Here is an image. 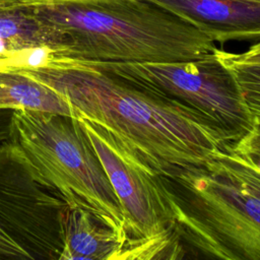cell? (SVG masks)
I'll return each mask as SVG.
<instances>
[{"instance_id":"cell-1","label":"cell","mask_w":260,"mask_h":260,"mask_svg":"<svg viewBox=\"0 0 260 260\" xmlns=\"http://www.w3.org/2000/svg\"><path fill=\"white\" fill-rule=\"evenodd\" d=\"M19 71L52 87L78 117L109 130L157 175L174 177L207 169L212 154L228 143L197 111L88 64L67 61Z\"/></svg>"},{"instance_id":"cell-2","label":"cell","mask_w":260,"mask_h":260,"mask_svg":"<svg viewBox=\"0 0 260 260\" xmlns=\"http://www.w3.org/2000/svg\"><path fill=\"white\" fill-rule=\"evenodd\" d=\"M29 3L38 18L63 40L57 62H186L218 49L211 37L152 0Z\"/></svg>"},{"instance_id":"cell-3","label":"cell","mask_w":260,"mask_h":260,"mask_svg":"<svg viewBox=\"0 0 260 260\" xmlns=\"http://www.w3.org/2000/svg\"><path fill=\"white\" fill-rule=\"evenodd\" d=\"M10 140L36 178L67 205L129 240L120 200L78 118L14 109Z\"/></svg>"},{"instance_id":"cell-4","label":"cell","mask_w":260,"mask_h":260,"mask_svg":"<svg viewBox=\"0 0 260 260\" xmlns=\"http://www.w3.org/2000/svg\"><path fill=\"white\" fill-rule=\"evenodd\" d=\"M185 244L208 258L260 260V201L209 169L157 175Z\"/></svg>"},{"instance_id":"cell-5","label":"cell","mask_w":260,"mask_h":260,"mask_svg":"<svg viewBox=\"0 0 260 260\" xmlns=\"http://www.w3.org/2000/svg\"><path fill=\"white\" fill-rule=\"evenodd\" d=\"M82 63L197 111L214 124L228 143L240 140L256 124L235 75L216 52L186 62Z\"/></svg>"},{"instance_id":"cell-6","label":"cell","mask_w":260,"mask_h":260,"mask_svg":"<svg viewBox=\"0 0 260 260\" xmlns=\"http://www.w3.org/2000/svg\"><path fill=\"white\" fill-rule=\"evenodd\" d=\"M65 205L10 139L0 142V260H58Z\"/></svg>"},{"instance_id":"cell-7","label":"cell","mask_w":260,"mask_h":260,"mask_svg":"<svg viewBox=\"0 0 260 260\" xmlns=\"http://www.w3.org/2000/svg\"><path fill=\"white\" fill-rule=\"evenodd\" d=\"M78 120L120 200L129 240L154 239L177 232L157 174L109 130L84 117Z\"/></svg>"},{"instance_id":"cell-8","label":"cell","mask_w":260,"mask_h":260,"mask_svg":"<svg viewBox=\"0 0 260 260\" xmlns=\"http://www.w3.org/2000/svg\"><path fill=\"white\" fill-rule=\"evenodd\" d=\"M214 42L260 41V2L253 0H152Z\"/></svg>"},{"instance_id":"cell-9","label":"cell","mask_w":260,"mask_h":260,"mask_svg":"<svg viewBox=\"0 0 260 260\" xmlns=\"http://www.w3.org/2000/svg\"><path fill=\"white\" fill-rule=\"evenodd\" d=\"M58 260H118L127 240L89 212L65 205L60 213Z\"/></svg>"},{"instance_id":"cell-10","label":"cell","mask_w":260,"mask_h":260,"mask_svg":"<svg viewBox=\"0 0 260 260\" xmlns=\"http://www.w3.org/2000/svg\"><path fill=\"white\" fill-rule=\"evenodd\" d=\"M40 46H49L59 54L63 40L38 18L29 2L0 4V69L22 51Z\"/></svg>"},{"instance_id":"cell-11","label":"cell","mask_w":260,"mask_h":260,"mask_svg":"<svg viewBox=\"0 0 260 260\" xmlns=\"http://www.w3.org/2000/svg\"><path fill=\"white\" fill-rule=\"evenodd\" d=\"M0 109L78 117L69 102L52 87L19 70L10 69H0Z\"/></svg>"},{"instance_id":"cell-12","label":"cell","mask_w":260,"mask_h":260,"mask_svg":"<svg viewBox=\"0 0 260 260\" xmlns=\"http://www.w3.org/2000/svg\"><path fill=\"white\" fill-rule=\"evenodd\" d=\"M229 144L225 143L221 149L212 154L207 169L228 177L260 201V170L233 152Z\"/></svg>"},{"instance_id":"cell-13","label":"cell","mask_w":260,"mask_h":260,"mask_svg":"<svg viewBox=\"0 0 260 260\" xmlns=\"http://www.w3.org/2000/svg\"><path fill=\"white\" fill-rule=\"evenodd\" d=\"M221 62L235 75L246 107L255 123L260 124V65Z\"/></svg>"},{"instance_id":"cell-14","label":"cell","mask_w":260,"mask_h":260,"mask_svg":"<svg viewBox=\"0 0 260 260\" xmlns=\"http://www.w3.org/2000/svg\"><path fill=\"white\" fill-rule=\"evenodd\" d=\"M229 148L260 170V124H255L240 140L230 143Z\"/></svg>"},{"instance_id":"cell-15","label":"cell","mask_w":260,"mask_h":260,"mask_svg":"<svg viewBox=\"0 0 260 260\" xmlns=\"http://www.w3.org/2000/svg\"><path fill=\"white\" fill-rule=\"evenodd\" d=\"M216 54L219 57V59H221L224 62L236 63V64L260 65V49H254L250 47L248 51L240 54L229 53V52L217 49Z\"/></svg>"},{"instance_id":"cell-16","label":"cell","mask_w":260,"mask_h":260,"mask_svg":"<svg viewBox=\"0 0 260 260\" xmlns=\"http://www.w3.org/2000/svg\"><path fill=\"white\" fill-rule=\"evenodd\" d=\"M11 114L10 109H0V142L10 139Z\"/></svg>"},{"instance_id":"cell-17","label":"cell","mask_w":260,"mask_h":260,"mask_svg":"<svg viewBox=\"0 0 260 260\" xmlns=\"http://www.w3.org/2000/svg\"><path fill=\"white\" fill-rule=\"evenodd\" d=\"M251 48H254V49H260V41L257 42L255 45L251 46Z\"/></svg>"},{"instance_id":"cell-18","label":"cell","mask_w":260,"mask_h":260,"mask_svg":"<svg viewBox=\"0 0 260 260\" xmlns=\"http://www.w3.org/2000/svg\"><path fill=\"white\" fill-rule=\"evenodd\" d=\"M15 1H20V2H34V1H40V0H15Z\"/></svg>"},{"instance_id":"cell-19","label":"cell","mask_w":260,"mask_h":260,"mask_svg":"<svg viewBox=\"0 0 260 260\" xmlns=\"http://www.w3.org/2000/svg\"><path fill=\"white\" fill-rule=\"evenodd\" d=\"M11 1H15V0H0V3H6V2H11Z\"/></svg>"},{"instance_id":"cell-20","label":"cell","mask_w":260,"mask_h":260,"mask_svg":"<svg viewBox=\"0 0 260 260\" xmlns=\"http://www.w3.org/2000/svg\"><path fill=\"white\" fill-rule=\"evenodd\" d=\"M253 1H259L260 2V0H253Z\"/></svg>"},{"instance_id":"cell-21","label":"cell","mask_w":260,"mask_h":260,"mask_svg":"<svg viewBox=\"0 0 260 260\" xmlns=\"http://www.w3.org/2000/svg\"><path fill=\"white\" fill-rule=\"evenodd\" d=\"M11 2H12V1H11ZM6 3H7V2H6ZM0 4H3V3H0Z\"/></svg>"}]
</instances>
